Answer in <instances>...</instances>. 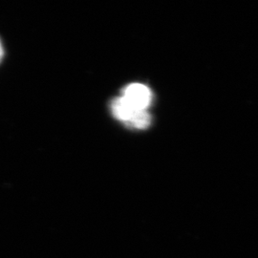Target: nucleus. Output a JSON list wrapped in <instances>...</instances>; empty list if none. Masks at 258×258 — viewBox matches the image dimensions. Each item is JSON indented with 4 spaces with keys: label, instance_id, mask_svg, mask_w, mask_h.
Returning <instances> with one entry per match:
<instances>
[{
    "label": "nucleus",
    "instance_id": "obj_2",
    "mask_svg": "<svg viewBox=\"0 0 258 258\" xmlns=\"http://www.w3.org/2000/svg\"><path fill=\"white\" fill-rule=\"evenodd\" d=\"M111 111L114 115L115 118L123 122H127L133 114L136 112V109H134L128 102L121 96L117 99H115L112 103H111Z\"/></svg>",
    "mask_w": 258,
    "mask_h": 258
},
{
    "label": "nucleus",
    "instance_id": "obj_3",
    "mask_svg": "<svg viewBox=\"0 0 258 258\" xmlns=\"http://www.w3.org/2000/svg\"><path fill=\"white\" fill-rule=\"evenodd\" d=\"M151 122V117L148 114V110H137L131 119L126 122V124L135 129L148 128Z\"/></svg>",
    "mask_w": 258,
    "mask_h": 258
},
{
    "label": "nucleus",
    "instance_id": "obj_4",
    "mask_svg": "<svg viewBox=\"0 0 258 258\" xmlns=\"http://www.w3.org/2000/svg\"><path fill=\"white\" fill-rule=\"evenodd\" d=\"M3 54H4V52H3V46H2V42H1V40H0V61H1V59H2Z\"/></svg>",
    "mask_w": 258,
    "mask_h": 258
},
{
    "label": "nucleus",
    "instance_id": "obj_1",
    "mask_svg": "<svg viewBox=\"0 0 258 258\" xmlns=\"http://www.w3.org/2000/svg\"><path fill=\"white\" fill-rule=\"evenodd\" d=\"M122 97L136 110H148L152 101L150 89L141 83H133L126 86Z\"/></svg>",
    "mask_w": 258,
    "mask_h": 258
}]
</instances>
